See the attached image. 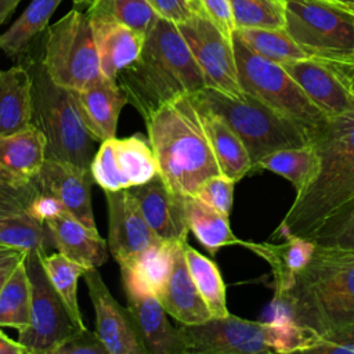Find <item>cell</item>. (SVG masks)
<instances>
[{
    "label": "cell",
    "mask_w": 354,
    "mask_h": 354,
    "mask_svg": "<svg viewBox=\"0 0 354 354\" xmlns=\"http://www.w3.org/2000/svg\"><path fill=\"white\" fill-rule=\"evenodd\" d=\"M116 83L144 119L162 105L206 87L178 25L162 17L145 35L138 59L118 75Z\"/></svg>",
    "instance_id": "6da1fadb"
},
{
    "label": "cell",
    "mask_w": 354,
    "mask_h": 354,
    "mask_svg": "<svg viewBox=\"0 0 354 354\" xmlns=\"http://www.w3.org/2000/svg\"><path fill=\"white\" fill-rule=\"evenodd\" d=\"M144 120L159 176L170 191L192 196L203 181L221 174L192 95L162 105Z\"/></svg>",
    "instance_id": "7a4b0ae2"
},
{
    "label": "cell",
    "mask_w": 354,
    "mask_h": 354,
    "mask_svg": "<svg viewBox=\"0 0 354 354\" xmlns=\"http://www.w3.org/2000/svg\"><path fill=\"white\" fill-rule=\"evenodd\" d=\"M272 306L318 335L354 325V249L315 246L293 285Z\"/></svg>",
    "instance_id": "3957f363"
},
{
    "label": "cell",
    "mask_w": 354,
    "mask_h": 354,
    "mask_svg": "<svg viewBox=\"0 0 354 354\" xmlns=\"http://www.w3.org/2000/svg\"><path fill=\"white\" fill-rule=\"evenodd\" d=\"M311 142L319 155V171L313 184L296 195L277 228L304 238L354 196V105L329 118Z\"/></svg>",
    "instance_id": "277c9868"
},
{
    "label": "cell",
    "mask_w": 354,
    "mask_h": 354,
    "mask_svg": "<svg viewBox=\"0 0 354 354\" xmlns=\"http://www.w3.org/2000/svg\"><path fill=\"white\" fill-rule=\"evenodd\" d=\"M32 76V123L46 137L47 158L90 169L94 137L88 133L72 90L57 84L41 58L26 64Z\"/></svg>",
    "instance_id": "5b68a950"
},
{
    "label": "cell",
    "mask_w": 354,
    "mask_h": 354,
    "mask_svg": "<svg viewBox=\"0 0 354 354\" xmlns=\"http://www.w3.org/2000/svg\"><path fill=\"white\" fill-rule=\"evenodd\" d=\"M192 95L228 123L245 145L253 167L261 158L274 151L300 147L311 141L304 127L250 94L245 93L242 97L234 98L218 90L205 87Z\"/></svg>",
    "instance_id": "8992f818"
},
{
    "label": "cell",
    "mask_w": 354,
    "mask_h": 354,
    "mask_svg": "<svg viewBox=\"0 0 354 354\" xmlns=\"http://www.w3.org/2000/svg\"><path fill=\"white\" fill-rule=\"evenodd\" d=\"M285 30L308 58L335 68L350 87L354 12L326 0H285Z\"/></svg>",
    "instance_id": "52a82bcc"
},
{
    "label": "cell",
    "mask_w": 354,
    "mask_h": 354,
    "mask_svg": "<svg viewBox=\"0 0 354 354\" xmlns=\"http://www.w3.org/2000/svg\"><path fill=\"white\" fill-rule=\"evenodd\" d=\"M232 48L242 91L296 122L313 138L329 118L311 102L286 69L254 53L236 32L232 35Z\"/></svg>",
    "instance_id": "ba28073f"
},
{
    "label": "cell",
    "mask_w": 354,
    "mask_h": 354,
    "mask_svg": "<svg viewBox=\"0 0 354 354\" xmlns=\"http://www.w3.org/2000/svg\"><path fill=\"white\" fill-rule=\"evenodd\" d=\"M41 62L59 86L79 91L102 76L90 17L73 8L47 28Z\"/></svg>",
    "instance_id": "9c48e42d"
},
{
    "label": "cell",
    "mask_w": 354,
    "mask_h": 354,
    "mask_svg": "<svg viewBox=\"0 0 354 354\" xmlns=\"http://www.w3.org/2000/svg\"><path fill=\"white\" fill-rule=\"evenodd\" d=\"M41 253H26V270L32 285L29 325L18 330V342L28 354H51L53 350L79 328L51 285L40 259Z\"/></svg>",
    "instance_id": "30bf717a"
},
{
    "label": "cell",
    "mask_w": 354,
    "mask_h": 354,
    "mask_svg": "<svg viewBox=\"0 0 354 354\" xmlns=\"http://www.w3.org/2000/svg\"><path fill=\"white\" fill-rule=\"evenodd\" d=\"M177 25L203 75L206 87L234 98L242 97L245 93L238 80L232 40L194 8L191 17Z\"/></svg>",
    "instance_id": "8fae6325"
},
{
    "label": "cell",
    "mask_w": 354,
    "mask_h": 354,
    "mask_svg": "<svg viewBox=\"0 0 354 354\" xmlns=\"http://www.w3.org/2000/svg\"><path fill=\"white\" fill-rule=\"evenodd\" d=\"M90 171L102 191H119L148 183L159 174V167L148 137L136 133L102 141Z\"/></svg>",
    "instance_id": "7c38bea8"
},
{
    "label": "cell",
    "mask_w": 354,
    "mask_h": 354,
    "mask_svg": "<svg viewBox=\"0 0 354 354\" xmlns=\"http://www.w3.org/2000/svg\"><path fill=\"white\" fill-rule=\"evenodd\" d=\"M188 354H270L271 325L228 314L196 325H181Z\"/></svg>",
    "instance_id": "4fadbf2b"
},
{
    "label": "cell",
    "mask_w": 354,
    "mask_h": 354,
    "mask_svg": "<svg viewBox=\"0 0 354 354\" xmlns=\"http://www.w3.org/2000/svg\"><path fill=\"white\" fill-rule=\"evenodd\" d=\"M95 311V332L109 354H148L127 308L112 296L97 268L84 272Z\"/></svg>",
    "instance_id": "5bb4252c"
},
{
    "label": "cell",
    "mask_w": 354,
    "mask_h": 354,
    "mask_svg": "<svg viewBox=\"0 0 354 354\" xmlns=\"http://www.w3.org/2000/svg\"><path fill=\"white\" fill-rule=\"evenodd\" d=\"M36 187L58 199L65 210L91 230H97L91 207V185L94 183L90 169L73 163L46 158Z\"/></svg>",
    "instance_id": "9a60e30c"
},
{
    "label": "cell",
    "mask_w": 354,
    "mask_h": 354,
    "mask_svg": "<svg viewBox=\"0 0 354 354\" xmlns=\"http://www.w3.org/2000/svg\"><path fill=\"white\" fill-rule=\"evenodd\" d=\"M104 194L108 206V248L118 263L160 241L144 220L129 189Z\"/></svg>",
    "instance_id": "2e32d148"
},
{
    "label": "cell",
    "mask_w": 354,
    "mask_h": 354,
    "mask_svg": "<svg viewBox=\"0 0 354 354\" xmlns=\"http://www.w3.org/2000/svg\"><path fill=\"white\" fill-rule=\"evenodd\" d=\"M129 191L137 201L144 220L160 241L187 242L189 228L185 216V196L170 191L159 174L145 184L129 188Z\"/></svg>",
    "instance_id": "e0dca14e"
},
{
    "label": "cell",
    "mask_w": 354,
    "mask_h": 354,
    "mask_svg": "<svg viewBox=\"0 0 354 354\" xmlns=\"http://www.w3.org/2000/svg\"><path fill=\"white\" fill-rule=\"evenodd\" d=\"M297 82L311 102L328 118H335L354 105V94L344 77L326 62L303 58L282 65Z\"/></svg>",
    "instance_id": "ac0fdd59"
},
{
    "label": "cell",
    "mask_w": 354,
    "mask_h": 354,
    "mask_svg": "<svg viewBox=\"0 0 354 354\" xmlns=\"http://www.w3.org/2000/svg\"><path fill=\"white\" fill-rule=\"evenodd\" d=\"M127 310L138 329L148 354H188L180 328L167 321L163 306L152 293L124 289Z\"/></svg>",
    "instance_id": "d6986e66"
},
{
    "label": "cell",
    "mask_w": 354,
    "mask_h": 354,
    "mask_svg": "<svg viewBox=\"0 0 354 354\" xmlns=\"http://www.w3.org/2000/svg\"><path fill=\"white\" fill-rule=\"evenodd\" d=\"M46 158V137L35 123L0 136V181L11 187L33 184Z\"/></svg>",
    "instance_id": "ffe728a7"
},
{
    "label": "cell",
    "mask_w": 354,
    "mask_h": 354,
    "mask_svg": "<svg viewBox=\"0 0 354 354\" xmlns=\"http://www.w3.org/2000/svg\"><path fill=\"white\" fill-rule=\"evenodd\" d=\"M80 116L95 141L116 137L120 111L129 104L127 97L116 83L104 75L83 90L73 91Z\"/></svg>",
    "instance_id": "44dd1931"
},
{
    "label": "cell",
    "mask_w": 354,
    "mask_h": 354,
    "mask_svg": "<svg viewBox=\"0 0 354 354\" xmlns=\"http://www.w3.org/2000/svg\"><path fill=\"white\" fill-rule=\"evenodd\" d=\"M156 297L167 315L181 325H196L212 318L189 274L184 254V242L177 246L170 275Z\"/></svg>",
    "instance_id": "7402d4cb"
},
{
    "label": "cell",
    "mask_w": 354,
    "mask_h": 354,
    "mask_svg": "<svg viewBox=\"0 0 354 354\" xmlns=\"http://www.w3.org/2000/svg\"><path fill=\"white\" fill-rule=\"evenodd\" d=\"M100 57L101 73L116 80L118 75L141 55L145 36L119 22L90 17Z\"/></svg>",
    "instance_id": "603a6c76"
},
{
    "label": "cell",
    "mask_w": 354,
    "mask_h": 354,
    "mask_svg": "<svg viewBox=\"0 0 354 354\" xmlns=\"http://www.w3.org/2000/svg\"><path fill=\"white\" fill-rule=\"evenodd\" d=\"M275 232L283 236L285 242L270 243L242 241L241 246L248 248L268 263L274 278V296H279L293 285L296 275L307 266L315 250V245L311 239L288 231Z\"/></svg>",
    "instance_id": "cb8c5ba5"
},
{
    "label": "cell",
    "mask_w": 354,
    "mask_h": 354,
    "mask_svg": "<svg viewBox=\"0 0 354 354\" xmlns=\"http://www.w3.org/2000/svg\"><path fill=\"white\" fill-rule=\"evenodd\" d=\"M54 248L68 259L88 268L101 267L108 259V241L77 218L64 212L46 221Z\"/></svg>",
    "instance_id": "d4e9b609"
},
{
    "label": "cell",
    "mask_w": 354,
    "mask_h": 354,
    "mask_svg": "<svg viewBox=\"0 0 354 354\" xmlns=\"http://www.w3.org/2000/svg\"><path fill=\"white\" fill-rule=\"evenodd\" d=\"M178 245L159 241L120 261L123 289L158 296L170 275Z\"/></svg>",
    "instance_id": "484cf974"
},
{
    "label": "cell",
    "mask_w": 354,
    "mask_h": 354,
    "mask_svg": "<svg viewBox=\"0 0 354 354\" xmlns=\"http://www.w3.org/2000/svg\"><path fill=\"white\" fill-rule=\"evenodd\" d=\"M32 76L26 65L0 69V136L24 130L32 123Z\"/></svg>",
    "instance_id": "4316f807"
},
{
    "label": "cell",
    "mask_w": 354,
    "mask_h": 354,
    "mask_svg": "<svg viewBox=\"0 0 354 354\" xmlns=\"http://www.w3.org/2000/svg\"><path fill=\"white\" fill-rule=\"evenodd\" d=\"M195 102L199 108L202 124L209 138L214 158L217 160L220 173L234 180L235 183L239 181L253 167L245 145L221 116H218L196 100Z\"/></svg>",
    "instance_id": "83f0119b"
},
{
    "label": "cell",
    "mask_w": 354,
    "mask_h": 354,
    "mask_svg": "<svg viewBox=\"0 0 354 354\" xmlns=\"http://www.w3.org/2000/svg\"><path fill=\"white\" fill-rule=\"evenodd\" d=\"M253 169L282 176L295 187L296 195H300L313 184L319 171V155L310 141L300 147L274 151L261 158Z\"/></svg>",
    "instance_id": "f1b7e54d"
},
{
    "label": "cell",
    "mask_w": 354,
    "mask_h": 354,
    "mask_svg": "<svg viewBox=\"0 0 354 354\" xmlns=\"http://www.w3.org/2000/svg\"><path fill=\"white\" fill-rule=\"evenodd\" d=\"M62 0H32L14 24L0 33V51L12 59L28 54L32 41L48 28L50 18Z\"/></svg>",
    "instance_id": "f546056e"
},
{
    "label": "cell",
    "mask_w": 354,
    "mask_h": 354,
    "mask_svg": "<svg viewBox=\"0 0 354 354\" xmlns=\"http://www.w3.org/2000/svg\"><path fill=\"white\" fill-rule=\"evenodd\" d=\"M185 216L189 231L201 245L214 256L221 248L230 245H242L231 228L228 216L216 210L198 196H185Z\"/></svg>",
    "instance_id": "4dcf8cb0"
},
{
    "label": "cell",
    "mask_w": 354,
    "mask_h": 354,
    "mask_svg": "<svg viewBox=\"0 0 354 354\" xmlns=\"http://www.w3.org/2000/svg\"><path fill=\"white\" fill-rule=\"evenodd\" d=\"M77 7L84 6L88 17L106 18L126 25L141 35H147L159 18L148 0H73Z\"/></svg>",
    "instance_id": "1f68e13d"
},
{
    "label": "cell",
    "mask_w": 354,
    "mask_h": 354,
    "mask_svg": "<svg viewBox=\"0 0 354 354\" xmlns=\"http://www.w3.org/2000/svg\"><path fill=\"white\" fill-rule=\"evenodd\" d=\"M184 254L189 274L212 317H227L230 313L227 308L225 283L217 264L189 246L187 242H184Z\"/></svg>",
    "instance_id": "d6a6232c"
},
{
    "label": "cell",
    "mask_w": 354,
    "mask_h": 354,
    "mask_svg": "<svg viewBox=\"0 0 354 354\" xmlns=\"http://www.w3.org/2000/svg\"><path fill=\"white\" fill-rule=\"evenodd\" d=\"M25 260L26 256L0 290V326L22 330L30 322L32 285Z\"/></svg>",
    "instance_id": "836d02e7"
},
{
    "label": "cell",
    "mask_w": 354,
    "mask_h": 354,
    "mask_svg": "<svg viewBox=\"0 0 354 354\" xmlns=\"http://www.w3.org/2000/svg\"><path fill=\"white\" fill-rule=\"evenodd\" d=\"M0 248L47 254L54 242L46 223L22 213L0 218Z\"/></svg>",
    "instance_id": "e575fe53"
},
{
    "label": "cell",
    "mask_w": 354,
    "mask_h": 354,
    "mask_svg": "<svg viewBox=\"0 0 354 354\" xmlns=\"http://www.w3.org/2000/svg\"><path fill=\"white\" fill-rule=\"evenodd\" d=\"M40 259L51 285L64 301L72 319L79 328H86L77 304V279L84 275L87 268L59 252L41 254Z\"/></svg>",
    "instance_id": "d590c367"
},
{
    "label": "cell",
    "mask_w": 354,
    "mask_h": 354,
    "mask_svg": "<svg viewBox=\"0 0 354 354\" xmlns=\"http://www.w3.org/2000/svg\"><path fill=\"white\" fill-rule=\"evenodd\" d=\"M236 35L259 55L277 64H286L296 59L308 58L303 48L282 29L245 28L235 29Z\"/></svg>",
    "instance_id": "8d00e7d4"
},
{
    "label": "cell",
    "mask_w": 354,
    "mask_h": 354,
    "mask_svg": "<svg viewBox=\"0 0 354 354\" xmlns=\"http://www.w3.org/2000/svg\"><path fill=\"white\" fill-rule=\"evenodd\" d=\"M235 29L285 28V0H230Z\"/></svg>",
    "instance_id": "74e56055"
},
{
    "label": "cell",
    "mask_w": 354,
    "mask_h": 354,
    "mask_svg": "<svg viewBox=\"0 0 354 354\" xmlns=\"http://www.w3.org/2000/svg\"><path fill=\"white\" fill-rule=\"evenodd\" d=\"M308 239L319 248L354 249V196L328 216Z\"/></svg>",
    "instance_id": "f35d334b"
},
{
    "label": "cell",
    "mask_w": 354,
    "mask_h": 354,
    "mask_svg": "<svg viewBox=\"0 0 354 354\" xmlns=\"http://www.w3.org/2000/svg\"><path fill=\"white\" fill-rule=\"evenodd\" d=\"M234 185L235 181L225 177L224 174H217L201 184L195 196L221 212L225 216H230L234 202Z\"/></svg>",
    "instance_id": "ab89813d"
},
{
    "label": "cell",
    "mask_w": 354,
    "mask_h": 354,
    "mask_svg": "<svg viewBox=\"0 0 354 354\" xmlns=\"http://www.w3.org/2000/svg\"><path fill=\"white\" fill-rule=\"evenodd\" d=\"M36 192V183L26 187H11L0 181V218L26 213Z\"/></svg>",
    "instance_id": "60d3db41"
},
{
    "label": "cell",
    "mask_w": 354,
    "mask_h": 354,
    "mask_svg": "<svg viewBox=\"0 0 354 354\" xmlns=\"http://www.w3.org/2000/svg\"><path fill=\"white\" fill-rule=\"evenodd\" d=\"M51 354H109L97 332L87 328L79 329L61 342Z\"/></svg>",
    "instance_id": "b9f144b4"
},
{
    "label": "cell",
    "mask_w": 354,
    "mask_h": 354,
    "mask_svg": "<svg viewBox=\"0 0 354 354\" xmlns=\"http://www.w3.org/2000/svg\"><path fill=\"white\" fill-rule=\"evenodd\" d=\"M192 8L206 15L228 39L232 40L235 22L230 0H192Z\"/></svg>",
    "instance_id": "7bdbcfd3"
},
{
    "label": "cell",
    "mask_w": 354,
    "mask_h": 354,
    "mask_svg": "<svg viewBox=\"0 0 354 354\" xmlns=\"http://www.w3.org/2000/svg\"><path fill=\"white\" fill-rule=\"evenodd\" d=\"M307 353L332 354V353H351L354 354V325L342 326L319 335L318 343Z\"/></svg>",
    "instance_id": "ee69618b"
},
{
    "label": "cell",
    "mask_w": 354,
    "mask_h": 354,
    "mask_svg": "<svg viewBox=\"0 0 354 354\" xmlns=\"http://www.w3.org/2000/svg\"><path fill=\"white\" fill-rule=\"evenodd\" d=\"M64 212H66V210L58 199H55L53 195H50L47 192L40 191L39 188L26 209V213L29 216H32L36 220L43 221V223H46L48 218L55 217Z\"/></svg>",
    "instance_id": "f6af8a7d"
},
{
    "label": "cell",
    "mask_w": 354,
    "mask_h": 354,
    "mask_svg": "<svg viewBox=\"0 0 354 354\" xmlns=\"http://www.w3.org/2000/svg\"><path fill=\"white\" fill-rule=\"evenodd\" d=\"M159 17L181 24L192 14V0H148Z\"/></svg>",
    "instance_id": "bcb514c9"
},
{
    "label": "cell",
    "mask_w": 354,
    "mask_h": 354,
    "mask_svg": "<svg viewBox=\"0 0 354 354\" xmlns=\"http://www.w3.org/2000/svg\"><path fill=\"white\" fill-rule=\"evenodd\" d=\"M26 253L28 252L19 249L0 248V290L15 270V267L19 264V261L25 259Z\"/></svg>",
    "instance_id": "7dc6e473"
},
{
    "label": "cell",
    "mask_w": 354,
    "mask_h": 354,
    "mask_svg": "<svg viewBox=\"0 0 354 354\" xmlns=\"http://www.w3.org/2000/svg\"><path fill=\"white\" fill-rule=\"evenodd\" d=\"M0 354H28V351L18 340L10 339L0 330Z\"/></svg>",
    "instance_id": "c3c4849f"
},
{
    "label": "cell",
    "mask_w": 354,
    "mask_h": 354,
    "mask_svg": "<svg viewBox=\"0 0 354 354\" xmlns=\"http://www.w3.org/2000/svg\"><path fill=\"white\" fill-rule=\"evenodd\" d=\"M19 3L21 0H0V26L11 15V12L17 8Z\"/></svg>",
    "instance_id": "681fc988"
},
{
    "label": "cell",
    "mask_w": 354,
    "mask_h": 354,
    "mask_svg": "<svg viewBox=\"0 0 354 354\" xmlns=\"http://www.w3.org/2000/svg\"><path fill=\"white\" fill-rule=\"evenodd\" d=\"M329 3H333V4H337V6H342L347 10H350L351 12H354V0H326Z\"/></svg>",
    "instance_id": "f907efd6"
},
{
    "label": "cell",
    "mask_w": 354,
    "mask_h": 354,
    "mask_svg": "<svg viewBox=\"0 0 354 354\" xmlns=\"http://www.w3.org/2000/svg\"><path fill=\"white\" fill-rule=\"evenodd\" d=\"M350 90H351V91H353V94H354V66H353L351 76H350Z\"/></svg>",
    "instance_id": "816d5d0a"
}]
</instances>
